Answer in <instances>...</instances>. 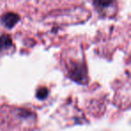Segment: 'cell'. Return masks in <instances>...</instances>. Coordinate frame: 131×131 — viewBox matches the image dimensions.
I'll use <instances>...</instances> for the list:
<instances>
[{"label": "cell", "instance_id": "6da1fadb", "mask_svg": "<svg viewBox=\"0 0 131 131\" xmlns=\"http://www.w3.org/2000/svg\"><path fill=\"white\" fill-rule=\"evenodd\" d=\"M37 126V115L26 108L5 105L0 108V130L31 131Z\"/></svg>", "mask_w": 131, "mask_h": 131}, {"label": "cell", "instance_id": "7a4b0ae2", "mask_svg": "<svg viewBox=\"0 0 131 131\" xmlns=\"http://www.w3.org/2000/svg\"><path fill=\"white\" fill-rule=\"evenodd\" d=\"M20 20V17L17 14L15 13H6L2 15L1 17V22L6 27L12 28L18 23Z\"/></svg>", "mask_w": 131, "mask_h": 131}, {"label": "cell", "instance_id": "3957f363", "mask_svg": "<svg viewBox=\"0 0 131 131\" xmlns=\"http://www.w3.org/2000/svg\"><path fill=\"white\" fill-rule=\"evenodd\" d=\"M13 47V40L9 35H2L0 36V52L9 50Z\"/></svg>", "mask_w": 131, "mask_h": 131}, {"label": "cell", "instance_id": "277c9868", "mask_svg": "<svg viewBox=\"0 0 131 131\" xmlns=\"http://www.w3.org/2000/svg\"><path fill=\"white\" fill-rule=\"evenodd\" d=\"M48 90L46 88H40L38 92H37V97L39 99H44L48 95Z\"/></svg>", "mask_w": 131, "mask_h": 131}]
</instances>
